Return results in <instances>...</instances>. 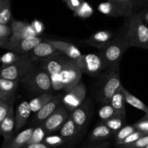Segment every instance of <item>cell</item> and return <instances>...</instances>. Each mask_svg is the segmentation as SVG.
<instances>
[{
    "label": "cell",
    "mask_w": 148,
    "mask_h": 148,
    "mask_svg": "<svg viewBox=\"0 0 148 148\" xmlns=\"http://www.w3.org/2000/svg\"><path fill=\"white\" fill-rule=\"evenodd\" d=\"M43 39L39 36L30 37L26 38L14 39L9 38L7 41L1 48L7 49L19 54H27L31 51L33 48L42 42Z\"/></svg>",
    "instance_id": "ba28073f"
},
{
    "label": "cell",
    "mask_w": 148,
    "mask_h": 148,
    "mask_svg": "<svg viewBox=\"0 0 148 148\" xmlns=\"http://www.w3.org/2000/svg\"><path fill=\"white\" fill-rule=\"evenodd\" d=\"M30 24H31V26L33 27V30L36 32V35H37L38 36H39L40 34H42L43 32L44 31L45 26L40 20H34L32 21V23H30Z\"/></svg>",
    "instance_id": "ab89813d"
},
{
    "label": "cell",
    "mask_w": 148,
    "mask_h": 148,
    "mask_svg": "<svg viewBox=\"0 0 148 148\" xmlns=\"http://www.w3.org/2000/svg\"><path fill=\"white\" fill-rule=\"evenodd\" d=\"M68 111H69L64 106H59V108L40 124L46 131V134H51L60 130L66 119L69 118Z\"/></svg>",
    "instance_id": "30bf717a"
},
{
    "label": "cell",
    "mask_w": 148,
    "mask_h": 148,
    "mask_svg": "<svg viewBox=\"0 0 148 148\" xmlns=\"http://www.w3.org/2000/svg\"><path fill=\"white\" fill-rule=\"evenodd\" d=\"M88 110L82 105L74 110L71 114V118L75 123L79 132L86 124L87 120H88Z\"/></svg>",
    "instance_id": "cb8c5ba5"
},
{
    "label": "cell",
    "mask_w": 148,
    "mask_h": 148,
    "mask_svg": "<svg viewBox=\"0 0 148 148\" xmlns=\"http://www.w3.org/2000/svg\"><path fill=\"white\" fill-rule=\"evenodd\" d=\"M12 34L11 25L0 24V38L8 39Z\"/></svg>",
    "instance_id": "f35d334b"
},
{
    "label": "cell",
    "mask_w": 148,
    "mask_h": 148,
    "mask_svg": "<svg viewBox=\"0 0 148 148\" xmlns=\"http://www.w3.org/2000/svg\"><path fill=\"white\" fill-rule=\"evenodd\" d=\"M121 85L119 69L106 70L100 76L98 90L99 101L103 104L109 103L113 95Z\"/></svg>",
    "instance_id": "5b68a950"
},
{
    "label": "cell",
    "mask_w": 148,
    "mask_h": 148,
    "mask_svg": "<svg viewBox=\"0 0 148 148\" xmlns=\"http://www.w3.org/2000/svg\"><path fill=\"white\" fill-rule=\"evenodd\" d=\"M0 101H7V102H13V101H10L1 93V92L0 91Z\"/></svg>",
    "instance_id": "f6af8a7d"
},
{
    "label": "cell",
    "mask_w": 148,
    "mask_h": 148,
    "mask_svg": "<svg viewBox=\"0 0 148 148\" xmlns=\"http://www.w3.org/2000/svg\"><path fill=\"white\" fill-rule=\"evenodd\" d=\"M138 5H146L148 4V0H137Z\"/></svg>",
    "instance_id": "bcb514c9"
},
{
    "label": "cell",
    "mask_w": 148,
    "mask_h": 148,
    "mask_svg": "<svg viewBox=\"0 0 148 148\" xmlns=\"http://www.w3.org/2000/svg\"><path fill=\"white\" fill-rule=\"evenodd\" d=\"M135 131H137V130L134 127V124L133 125H125L116 133V143H119L120 142L123 141Z\"/></svg>",
    "instance_id": "1f68e13d"
},
{
    "label": "cell",
    "mask_w": 148,
    "mask_h": 148,
    "mask_svg": "<svg viewBox=\"0 0 148 148\" xmlns=\"http://www.w3.org/2000/svg\"><path fill=\"white\" fill-rule=\"evenodd\" d=\"M23 148H49V146L46 145L45 143H37V144H30L27 145Z\"/></svg>",
    "instance_id": "ee69618b"
},
{
    "label": "cell",
    "mask_w": 148,
    "mask_h": 148,
    "mask_svg": "<svg viewBox=\"0 0 148 148\" xmlns=\"http://www.w3.org/2000/svg\"><path fill=\"white\" fill-rule=\"evenodd\" d=\"M76 62L82 73L92 77H100L103 71L106 69L105 64L99 53L82 54V57Z\"/></svg>",
    "instance_id": "52a82bcc"
},
{
    "label": "cell",
    "mask_w": 148,
    "mask_h": 148,
    "mask_svg": "<svg viewBox=\"0 0 148 148\" xmlns=\"http://www.w3.org/2000/svg\"><path fill=\"white\" fill-rule=\"evenodd\" d=\"M113 36V33L109 30H99L93 33L87 40H84L83 43L88 46L97 48L101 51L110 43Z\"/></svg>",
    "instance_id": "e0dca14e"
},
{
    "label": "cell",
    "mask_w": 148,
    "mask_h": 148,
    "mask_svg": "<svg viewBox=\"0 0 148 148\" xmlns=\"http://www.w3.org/2000/svg\"><path fill=\"white\" fill-rule=\"evenodd\" d=\"M111 1L118 3L120 5L123 6L133 14H135L134 11H135L136 8L139 6L137 0H111Z\"/></svg>",
    "instance_id": "d590c367"
},
{
    "label": "cell",
    "mask_w": 148,
    "mask_h": 148,
    "mask_svg": "<svg viewBox=\"0 0 148 148\" xmlns=\"http://www.w3.org/2000/svg\"><path fill=\"white\" fill-rule=\"evenodd\" d=\"M127 18L125 25L130 47L132 46L148 50V26L137 13Z\"/></svg>",
    "instance_id": "3957f363"
},
{
    "label": "cell",
    "mask_w": 148,
    "mask_h": 148,
    "mask_svg": "<svg viewBox=\"0 0 148 148\" xmlns=\"http://www.w3.org/2000/svg\"><path fill=\"white\" fill-rule=\"evenodd\" d=\"M53 95L51 93H44L40 94L36 98H33L29 102L30 103L31 111L33 114H36L38 111H40L46 104H47L53 98Z\"/></svg>",
    "instance_id": "d4e9b609"
},
{
    "label": "cell",
    "mask_w": 148,
    "mask_h": 148,
    "mask_svg": "<svg viewBox=\"0 0 148 148\" xmlns=\"http://www.w3.org/2000/svg\"><path fill=\"white\" fill-rule=\"evenodd\" d=\"M126 120H127V117L116 115L103 123L113 132L117 133L122 127H124Z\"/></svg>",
    "instance_id": "83f0119b"
},
{
    "label": "cell",
    "mask_w": 148,
    "mask_h": 148,
    "mask_svg": "<svg viewBox=\"0 0 148 148\" xmlns=\"http://www.w3.org/2000/svg\"><path fill=\"white\" fill-rule=\"evenodd\" d=\"M14 132H15V114L12 104L8 114L0 126V135L4 137L2 147H6L10 144L13 139Z\"/></svg>",
    "instance_id": "7c38bea8"
},
{
    "label": "cell",
    "mask_w": 148,
    "mask_h": 148,
    "mask_svg": "<svg viewBox=\"0 0 148 148\" xmlns=\"http://www.w3.org/2000/svg\"><path fill=\"white\" fill-rule=\"evenodd\" d=\"M114 134V133L104 123L102 122L92 130L90 134V139L93 141L106 140L109 138Z\"/></svg>",
    "instance_id": "7402d4cb"
},
{
    "label": "cell",
    "mask_w": 148,
    "mask_h": 148,
    "mask_svg": "<svg viewBox=\"0 0 148 148\" xmlns=\"http://www.w3.org/2000/svg\"><path fill=\"white\" fill-rule=\"evenodd\" d=\"M12 20L10 0H4L0 7V24L9 25Z\"/></svg>",
    "instance_id": "4316f807"
},
{
    "label": "cell",
    "mask_w": 148,
    "mask_h": 148,
    "mask_svg": "<svg viewBox=\"0 0 148 148\" xmlns=\"http://www.w3.org/2000/svg\"><path fill=\"white\" fill-rule=\"evenodd\" d=\"M13 104V102H7V101H0V126L4 121L5 117L10 111V107Z\"/></svg>",
    "instance_id": "8d00e7d4"
},
{
    "label": "cell",
    "mask_w": 148,
    "mask_h": 148,
    "mask_svg": "<svg viewBox=\"0 0 148 148\" xmlns=\"http://www.w3.org/2000/svg\"><path fill=\"white\" fill-rule=\"evenodd\" d=\"M35 127H30L24 130L17 134L16 137L12 140L10 144L7 146V148H23L27 145L31 137Z\"/></svg>",
    "instance_id": "ffe728a7"
},
{
    "label": "cell",
    "mask_w": 148,
    "mask_h": 148,
    "mask_svg": "<svg viewBox=\"0 0 148 148\" xmlns=\"http://www.w3.org/2000/svg\"><path fill=\"white\" fill-rule=\"evenodd\" d=\"M143 119H145L148 120V114H146V115L144 117H143Z\"/></svg>",
    "instance_id": "681fc988"
},
{
    "label": "cell",
    "mask_w": 148,
    "mask_h": 148,
    "mask_svg": "<svg viewBox=\"0 0 148 148\" xmlns=\"http://www.w3.org/2000/svg\"><path fill=\"white\" fill-rule=\"evenodd\" d=\"M63 95H58L53 97L51 100L44 106L39 111L35 114V117L33 119V122L36 125L40 126L45 120L47 119L60 106L62 103Z\"/></svg>",
    "instance_id": "9a60e30c"
},
{
    "label": "cell",
    "mask_w": 148,
    "mask_h": 148,
    "mask_svg": "<svg viewBox=\"0 0 148 148\" xmlns=\"http://www.w3.org/2000/svg\"><path fill=\"white\" fill-rule=\"evenodd\" d=\"M19 86V82L0 77V91L10 101H13L14 95Z\"/></svg>",
    "instance_id": "44dd1931"
},
{
    "label": "cell",
    "mask_w": 148,
    "mask_h": 148,
    "mask_svg": "<svg viewBox=\"0 0 148 148\" xmlns=\"http://www.w3.org/2000/svg\"><path fill=\"white\" fill-rule=\"evenodd\" d=\"M2 148H7V147H2Z\"/></svg>",
    "instance_id": "f5cc1de1"
},
{
    "label": "cell",
    "mask_w": 148,
    "mask_h": 148,
    "mask_svg": "<svg viewBox=\"0 0 148 148\" xmlns=\"http://www.w3.org/2000/svg\"><path fill=\"white\" fill-rule=\"evenodd\" d=\"M23 54H19V53H14V52H8L1 56L0 58V62L2 63V65H9L11 64L14 63L17 60L21 58Z\"/></svg>",
    "instance_id": "836d02e7"
},
{
    "label": "cell",
    "mask_w": 148,
    "mask_h": 148,
    "mask_svg": "<svg viewBox=\"0 0 148 148\" xmlns=\"http://www.w3.org/2000/svg\"><path fill=\"white\" fill-rule=\"evenodd\" d=\"M82 72L75 61L69 59L59 74L52 78L51 82L54 90H69L81 82Z\"/></svg>",
    "instance_id": "7a4b0ae2"
},
{
    "label": "cell",
    "mask_w": 148,
    "mask_h": 148,
    "mask_svg": "<svg viewBox=\"0 0 148 148\" xmlns=\"http://www.w3.org/2000/svg\"><path fill=\"white\" fill-rule=\"evenodd\" d=\"M137 14L142 19V20L148 26V9L139 12Z\"/></svg>",
    "instance_id": "7bdbcfd3"
},
{
    "label": "cell",
    "mask_w": 148,
    "mask_h": 148,
    "mask_svg": "<svg viewBox=\"0 0 148 148\" xmlns=\"http://www.w3.org/2000/svg\"><path fill=\"white\" fill-rule=\"evenodd\" d=\"M46 132L41 126H38L37 127H35L34 130L33 132L31 137L29 140L27 145L30 144H37V143H43L44 139L46 137Z\"/></svg>",
    "instance_id": "4dcf8cb0"
},
{
    "label": "cell",
    "mask_w": 148,
    "mask_h": 148,
    "mask_svg": "<svg viewBox=\"0 0 148 148\" xmlns=\"http://www.w3.org/2000/svg\"><path fill=\"white\" fill-rule=\"evenodd\" d=\"M64 140L65 139L60 135H49L46 137L43 143L48 146L56 147L63 145L65 142Z\"/></svg>",
    "instance_id": "e575fe53"
},
{
    "label": "cell",
    "mask_w": 148,
    "mask_h": 148,
    "mask_svg": "<svg viewBox=\"0 0 148 148\" xmlns=\"http://www.w3.org/2000/svg\"><path fill=\"white\" fill-rule=\"evenodd\" d=\"M123 88H124V86L121 85L119 89L113 95L109 103L118 115L127 117V111H126L125 108L126 101Z\"/></svg>",
    "instance_id": "d6986e66"
},
{
    "label": "cell",
    "mask_w": 148,
    "mask_h": 148,
    "mask_svg": "<svg viewBox=\"0 0 148 148\" xmlns=\"http://www.w3.org/2000/svg\"><path fill=\"white\" fill-rule=\"evenodd\" d=\"M25 86L30 91L37 93H51L53 90L50 75L42 67H36L23 80Z\"/></svg>",
    "instance_id": "8992f818"
},
{
    "label": "cell",
    "mask_w": 148,
    "mask_h": 148,
    "mask_svg": "<svg viewBox=\"0 0 148 148\" xmlns=\"http://www.w3.org/2000/svg\"><path fill=\"white\" fill-rule=\"evenodd\" d=\"M87 89L82 82H79L69 90L64 92L62 96L64 106L69 111H73L82 105L86 97Z\"/></svg>",
    "instance_id": "9c48e42d"
},
{
    "label": "cell",
    "mask_w": 148,
    "mask_h": 148,
    "mask_svg": "<svg viewBox=\"0 0 148 148\" xmlns=\"http://www.w3.org/2000/svg\"><path fill=\"white\" fill-rule=\"evenodd\" d=\"M147 134H148V130H147Z\"/></svg>",
    "instance_id": "816d5d0a"
},
{
    "label": "cell",
    "mask_w": 148,
    "mask_h": 148,
    "mask_svg": "<svg viewBox=\"0 0 148 148\" xmlns=\"http://www.w3.org/2000/svg\"><path fill=\"white\" fill-rule=\"evenodd\" d=\"M59 54L62 53L59 52L56 48L53 47L51 44L44 40L38 43L36 47L33 48L31 51L29 53L30 59L34 62L38 61L42 62Z\"/></svg>",
    "instance_id": "8fae6325"
},
{
    "label": "cell",
    "mask_w": 148,
    "mask_h": 148,
    "mask_svg": "<svg viewBox=\"0 0 148 148\" xmlns=\"http://www.w3.org/2000/svg\"><path fill=\"white\" fill-rule=\"evenodd\" d=\"M31 113L29 102L24 101L19 104L15 113V132H18L25 125Z\"/></svg>",
    "instance_id": "ac0fdd59"
},
{
    "label": "cell",
    "mask_w": 148,
    "mask_h": 148,
    "mask_svg": "<svg viewBox=\"0 0 148 148\" xmlns=\"http://www.w3.org/2000/svg\"><path fill=\"white\" fill-rule=\"evenodd\" d=\"M63 1L72 11L75 12L81 5L82 0H63Z\"/></svg>",
    "instance_id": "b9f144b4"
},
{
    "label": "cell",
    "mask_w": 148,
    "mask_h": 148,
    "mask_svg": "<svg viewBox=\"0 0 148 148\" xmlns=\"http://www.w3.org/2000/svg\"><path fill=\"white\" fill-rule=\"evenodd\" d=\"M79 132V130L72 119L71 118L70 115L59 130V134L64 139L73 138Z\"/></svg>",
    "instance_id": "603a6c76"
},
{
    "label": "cell",
    "mask_w": 148,
    "mask_h": 148,
    "mask_svg": "<svg viewBox=\"0 0 148 148\" xmlns=\"http://www.w3.org/2000/svg\"><path fill=\"white\" fill-rule=\"evenodd\" d=\"M10 25L12 29V34L10 37L11 38L20 39L38 36L31 24L20 20H12Z\"/></svg>",
    "instance_id": "2e32d148"
},
{
    "label": "cell",
    "mask_w": 148,
    "mask_h": 148,
    "mask_svg": "<svg viewBox=\"0 0 148 148\" xmlns=\"http://www.w3.org/2000/svg\"><path fill=\"white\" fill-rule=\"evenodd\" d=\"M145 135H147L145 133L141 131H139V130H137V131L134 132V133H132V134H130L129 137H127L125 140H124L123 141L120 142V143H116V145L118 146H119L120 147H123V146H127L130 145L132 144L134 142H136L137 140H138L139 139L141 138L142 137Z\"/></svg>",
    "instance_id": "d6a6232c"
},
{
    "label": "cell",
    "mask_w": 148,
    "mask_h": 148,
    "mask_svg": "<svg viewBox=\"0 0 148 148\" xmlns=\"http://www.w3.org/2000/svg\"><path fill=\"white\" fill-rule=\"evenodd\" d=\"M35 67L34 62L30 59L29 53L23 54L14 63L0 66V77L22 82Z\"/></svg>",
    "instance_id": "277c9868"
},
{
    "label": "cell",
    "mask_w": 148,
    "mask_h": 148,
    "mask_svg": "<svg viewBox=\"0 0 148 148\" xmlns=\"http://www.w3.org/2000/svg\"><path fill=\"white\" fill-rule=\"evenodd\" d=\"M134 126L137 130L143 132L147 134V132L148 130V120L145 119L143 118L142 119H140L138 122L134 124Z\"/></svg>",
    "instance_id": "60d3db41"
},
{
    "label": "cell",
    "mask_w": 148,
    "mask_h": 148,
    "mask_svg": "<svg viewBox=\"0 0 148 148\" xmlns=\"http://www.w3.org/2000/svg\"><path fill=\"white\" fill-rule=\"evenodd\" d=\"M96 148H99V147H96Z\"/></svg>",
    "instance_id": "db71d44e"
},
{
    "label": "cell",
    "mask_w": 148,
    "mask_h": 148,
    "mask_svg": "<svg viewBox=\"0 0 148 148\" xmlns=\"http://www.w3.org/2000/svg\"><path fill=\"white\" fill-rule=\"evenodd\" d=\"M130 47L127 37V27L124 24L115 38L100 51L99 54L103 60L106 69H119L123 54Z\"/></svg>",
    "instance_id": "6da1fadb"
},
{
    "label": "cell",
    "mask_w": 148,
    "mask_h": 148,
    "mask_svg": "<svg viewBox=\"0 0 148 148\" xmlns=\"http://www.w3.org/2000/svg\"><path fill=\"white\" fill-rule=\"evenodd\" d=\"M145 148H148V145H147V146H146V147H145Z\"/></svg>",
    "instance_id": "f907efd6"
},
{
    "label": "cell",
    "mask_w": 148,
    "mask_h": 148,
    "mask_svg": "<svg viewBox=\"0 0 148 148\" xmlns=\"http://www.w3.org/2000/svg\"><path fill=\"white\" fill-rule=\"evenodd\" d=\"M94 10L92 6L87 1L82 0V4L79 8L74 12V16L82 19H86L91 17L93 14Z\"/></svg>",
    "instance_id": "f1b7e54d"
},
{
    "label": "cell",
    "mask_w": 148,
    "mask_h": 148,
    "mask_svg": "<svg viewBox=\"0 0 148 148\" xmlns=\"http://www.w3.org/2000/svg\"><path fill=\"white\" fill-rule=\"evenodd\" d=\"M4 0H0V7H1V6L2 5V4L4 3Z\"/></svg>",
    "instance_id": "c3c4849f"
},
{
    "label": "cell",
    "mask_w": 148,
    "mask_h": 148,
    "mask_svg": "<svg viewBox=\"0 0 148 148\" xmlns=\"http://www.w3.org/2000/svg\"><path fill=\"white\" fill-rule=\"evenodd\" d=\"M123 91H124V98H125V101L127 103L132 106L134 108H136L137 109L144 111L146 114H148V107L143 101H140L138 98L134 96V95L130 93L124 87L123 88Z\"/></svg>",
    "instance_id": "484cf974"
},
{
    "label": "cell",
    "mask_w": 148,
    "mask_h": 148,
    "mask_svg": "<svg viewBox=\"0 0 148 148\" xmlns=\"http://www.w3.org/2000/svg\"><path fill=\"white\" fill-rule=\"evenodd\" d=\"M98 115H99L100 119H101L102 122L108 121L110 119L113 118L115 116L118 115L116 112L115 110L112 107L110 103H104L102 106L100 108L99 111H98Z\"/></svg>",
    "instance_id": "f546056e"
},
{
    "label": "cell",
    "mask_w": 148,
    "mask_h": 148,
    "mask_svg": "<svg viewBox=\"0 0 148 148\" xmlns=\"http://www.w3.org/2000/svg\"><path fill=\"white\" fill-rule=\"evenodd\" d=\"M43 40L51 44L62 54L75 62L82 57V54L80 50L72 43L61 40H53V39H43Z\"/></svg>",
    "instance_id": "4fadbf2b"
},
{
    "label": "cell",
    "mask_w": 148,
    "mask_h": 148,
    "mask_svg": "<svg viewBox=\"0 0 148 148\" xmlns=\"http://www.w3.org/2000/svg\"><path fill=\"white\" fill-rule=\"evenodd\" d=\"M8 39H1L0 38V48L2 47L3 45H4V43L7 41V40H8Z\"/></svg>",
    "instance_id": "7dc6e473"
},
{
    "label": "cell",
    "mask_w": 148,
    "mask_h": 148,
    "mask_svg": "<svg viewBox=\"0 0 148 148\" xmlns=\"http://www.w3.org/2000/svg\"><path fill=\"white\" fill-rule=\"evenodd\" d=\"M148 145V134L142 137L136 142L130 145L123 146L121 148H145Z\"/></svg>",
    "instance_id": "74e56055"
},
{
    "label": "cell",
    "mask_w": 148,
    "mask_h": 148,
    "mask_svg": "<svg viewBox=\"0 0 148 148\" xmlns=\"http://www.w3.org/2000/svg\"><path fill=\"white\" fill-rule=\"evenodd\" d=\"M98 10L101 13L109 17H128L133 14L125 7L111 0L101 3L98 5Z\"/></svg>",
    "instance_id": "5bb4252c"
}]
</instances>
